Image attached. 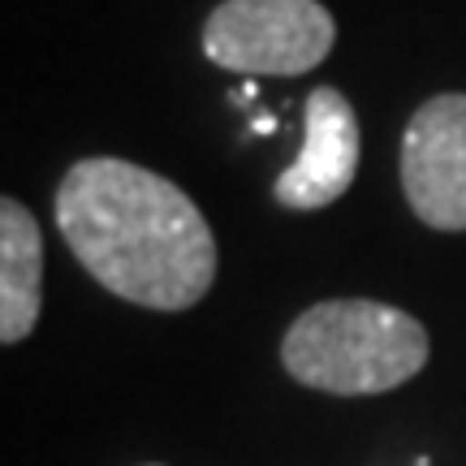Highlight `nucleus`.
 <instances>
[{"instance_id": "obj_1", "label": "nucleus", "mask_w": 466, "mask_h": 466, "mask_svg": "<svg viewBox=\"0 0 466 466\" xmlns=\"http://www.w3.org/2000/svg\"><path fill=\"white\" fill-rule=\"evenodd\" d=\"M56 229L96 281L151 311H186L217 281V238L182 186L91 156L61 177Z\"/></svg>"}, {"instance_id": "obj_2", "label": "nucleus", "mask_w": 466, "mask_h": 466, "mask_svg": "<svg viewBox=\"0 0 466 466\" xmlns=\"http://www.w3.org/2000/svg\"><path fill=\"white\" fill-rule=\"evenodd\" d=\"M281 363L307 389L371 398L406 384L428 363V333L415 316L371 299L307 307L281 341Z\"/></svg>"}, {"instance_id": "obj_3", "label": "nucleus", "mask_w": 466, "mask_h": 466, "mask_svg": "<svg viewBox=\"0 0 466 466\" xmlns=\"http://www.w3.org/2000/svg\"><path fill=\"white\" fill-rule=\"evenodd\" d=\"M333 44L337 22L319 0H225L203 26L208 61L250 78L311 74Z\"/></svg>"}, {"instance_id": "obj_4", "label": "nucleus", "mask_w": 466, "mask_h": 466, "mask_svg": "<svg viewBox=\"0 0 466 466\" xmlns=\"http://www.w3.org/2000/svg\"><path fill=\"white\" fill-rule=\"evenodd\" d=\"M401 190L423 225L466 229V96H432L401 138Z\"/></svg>"}, {"instance_id": "obj_5", "label": "nucleus", "mask_w": 466, "mask_h": 466, "mask_svg": "<svg viewBox=\"0 0 466 466\" xmlns=\"http://www.w3.org/2000/svg\"><path fill=\"white\" fill-rule=\"evenodd\" d=\"M307 121H302V151L285 168L272 195L289 212H316L329 208L354 186L363 138H359V116L337 86H316L307 96Z\"/></svg>"}, {"instance_id": "obj_6", "label": "nucleus", "mask_w": 466, "mask_h": 466, "mask_svg": "<svg viewBox=\"0 0 466 466\" xmlns=\"http://www.w3.org/2000/svg\"><path fill=\"white\" fill-rule=\"evenodd\" d=\"M44 307V233L17 199H0V341L31 337Z\"/></svg>"}, {"instance_id": "obj_7", "label": "nucleus", "mask_w": 466, "mask_h": 466, "mask_svg": "<svg viewBox=\"0 0 466 466\" xmlns=\"http://www.w3.org/2000/svg\"><path fill=\"white\" fill-rule=\"evenodd\" d=\"M255 130H259V134H272V130H277V121H272V116H255Z\"/></svg>"}]
</instances>
